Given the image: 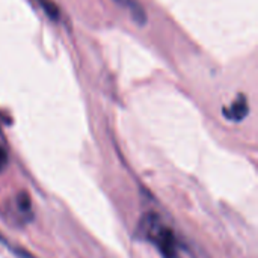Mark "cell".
<instances>
[{
  "mask_svg": "<svg viewBox=\"0 0 258 258\" xmlns=\"http://www.w3.org/2000/svg\"><path fill=\"white\" fill-rule=\"evenodd\" d=\"M136 236L153 243L163 258H178V243L174 231L165 225L156 213L150 212L142 216Z\"/></svg>",
  "mask_w": 258,
  "mask_h": 258,
  "instance_id": "cell-1",
  "label": "cell"
},
{
  "mask_svg": "<svg viewBox=\"0 0 258 258\" xmlns=\"http://www.w3.org/2000/svg\"><path fill=\"white\" fill-rule=\"evenodd\" d=\"M6 215H8V219L11 222H14L15 225H23V224H27L32 216H33V212H32V201H30V197L26 194V192H20L18 195H15L8 207H6Z\"/></svg>",
  "mask_w": 258,
  "mask_h": 258,
  "instance_id": "cell-2",
  "label": "cell"
},
{
  "mask_svg": "<svg viewBox=\"0 0 258 258\" xmlns=\"http://www.w3.org/2000/svg\"><path fill=\"white\" fill-rule=\"evenodd\" d=\"M224 116L228 119V121H234V122H240L243 121L248 113H249V103H248V97L240 94L230 106L224 107L222 110Z\"/></svg>",
  "mask_w": 258,
  "mask_h": 258,
  "instance_id": "cell-3",
  "label": "cell"
},
{
  "mask_svg": "<svg viewBox=\"0 0 258 258\" xmlns=\"http://www.w3.org/2000/svg\"><path fill=\"white\" fill-rule=\"evenodd\" d=\"M8 165V153L3 147H0V172L6 168Z\"/></svg>",
  "mask_w": 258,
  "mask_h": 258,
  "instance_id": "cell-4",
  "label": "cell"
},
{
  "mask_svg": "<svg viewBox=\"0 0 258 258\" xmlns=\"http://www.w3.org/2000/svg\"><path fill=\"white\" fill-rule=\"evenodd\" d=\"M115 2H118V3H124L125 0H115Z\"/></svg>",
  "mask_w": 258,
  "mask_h": 258,
  "instance_id": "cell-5",
  "label": "cell"
}]
</instances>
